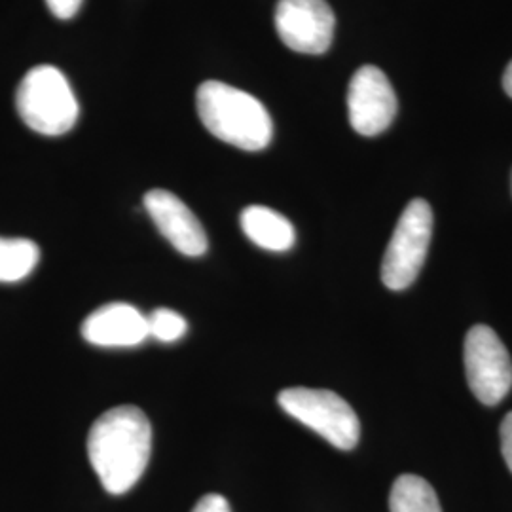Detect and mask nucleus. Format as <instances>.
I'll return each instance as SVG.
<instances>
[{
  "label": "nucleus",
  "mask_w": 512,
  "mask_h": 512,
  "mask_svg": "<svg viewBox=\"0 0 512 512\" xmlns=\"http://www.w3.org/2000/svg\"><path fill=\"white\" fill-rule=\"evenodd\" d=\"M150 452L152 427L141 408L116 406L93 421L88 456L109 494H126L141 480Z\"/></svg>",
  "instance_id": "obj_1"
},
{
  "label": "nucleus",
  "mask_w": 512,
  "mask_h": 512,
  "mask_svg": "<svg viewBox=\"0 0 512 512\" xmlns=\"http://www.w3.org/2000/svg\"><path fill=\"white\" fill-rule=\"evenodd\" d=\"M196 109L203 126L222 143L247 152L264 150L272 143L270 112L251 93L209 80L196 92Z\"/></svg>",
  "instance_id": "obj_2"
},
{
  "label": "nucleus",
  "mask_w": 512,
  "mask_h": 512,
  "mask_svg": "<svg viewBox=\"0 0 512 512\" xmlns=\"http://www.w3.org/2000/svg\"><path fill=\"white\" fill-rule=\"evenodd\" d=\"M16 107L27 128L48 137L71 131L80 114L69 80L52 65H38L23 76Z\"/></svg>",
  "instance_id": "obj_3"
},
{
  "label": "nucleus",
  "mask_w": 512,
  "mask_h": 512,
  "mask_svg": "<svg viewBox=\"0 0 512 512\" xmlns=\"http://www.w3.org/2000/svg\"><path fill=\"white\" fill-rule=\"evenodd\" d=\"M279 406L321 435L338 450H353L361 437V423L355 410L340 395L327 389L291 387L279 393Z\"/></svg>",
  "instance_id": "obj_4"
},
{
  "label": "nucleus",
  "mask_w": 512,
  "mask_h": 512,
  "mask_svg": "<svg viewBox=\"0 0 512 512\" xmlns=\"http://www.w3.org/2000/svg\"><path fill=\"white\" fill-rule=\"evenodd\" d=\"M433 236V211L425 200H412L397 222L385 251L382 281L391 291L408 289L420 274Z\"/></svg>",
  "instance_id": "obj_5"
},
{
  "label": "nucleus",
  "mask_w": 512,
  "mask_h": 512,
  "mask_svg": "<svg viewBox=\"0 0 512 512\" xmlns=\"http://www.w3.org/2000/svg\"><path fill=\"white\" fill-rule=\"evenodd\" d=\"M465 374L476 399L486 406L501 403L512 387V361L495 330L476 325L465 336Z\"/></svg>",
  "instance_id": "obj_6"
},
{
  "label": "nucleus",
  "mask_w": 512,
  "mask_h": 512,
  "mask_svg": "<svg viewBox=\"0 0 512 512\" xmlns=\"http://www.w3.org/2000/svg\"><path fill=\"white\" fill-rule=\"evenodd\" d=\"M334 12L327 0H279L275 29L281 42L293 52L325 54L334 37Z\"/></svg>",
  "instance_id": "obj_7"
},
{
  "label": "nucleus",
  "mask_w": 512,
  "mask_h": 512,
  "mask_svg": "<svg viewBox=\"0 0 512 512\" xmlns=\"http://www.w3.org/2000/svg\"><path fill=\"white\" fill-rule=\"evenodd\" d=\"M397 95L384 71L365 65L353 74L348 90L349 124L359 135L376 137L397 116Z\"/></svg>",
  "instance_id": "obj_8"
},
{
  "label": "nucleus",
  "mask_w": 512,
  "mask_h": 512,
  "mask_svg": "<svg viewBox=\"0 0 512 512\" xmlns=\"http://www.w3.org/2000/svg\"><path fill=\"white\" fill-rule=\"evenodd\" d=\"M148 217L181 255L202 256L207 253L209 241L202 222L190 207L173 192L154 188L145 196Z\"/></svg>",
  "instance_id": "obj_9"
},
{
  "label": "nucleus",
  "mask_w": 512,
  "mask_h": 512,
  "mask_svg": "<svg viewBox=\"0 0 512 512\" xmlns=\"http://www.w3.org/2000/svg\"><path fill=\"white\" fill-rule=\"evenodd\" d=\"M82 336L99 348H133L148 338L147 317L131 304H105L86 317Z\"/></svg>",
  "instance_id": "obj_10"
},
{
  "label": "nucleus",
  "mask_w": 512,
  "mask_h": 512,
  "mask_svg": "<svg viewBox=\"0 0 512 512\" xmlns=\"http://www.w3.org/2000/svg\"><path fill=\"white\" fill-rule=\"evenodd\" d=\"M241 230L260 249L283 253L289 251L296 241V232L291 220L285 219L264 205H251L241 211Z\"/></svg>",
  "instance_id": "obj_11"
},
{
  "label": "nucleus",
  "mask_w": 512,
  "mask_h": 512,
  "mask_svg": "<svg viewBox=\"0 0 512 512\" xmlns=\"http://www.w3.org/2000/svg\"><path fill=\"white\" fill-rule=\"evenodd\" d=\"M389 512H442L431 484L416 475L399 476L389 495Z\"/></svg>",
  "instance_id": "obj_12"
},
{
  "label": "nucleus",
  "mask_w": 512,
  "mask_h": 512,
  "mask_svg": "<svg viewBox=\"0 0 512 512\" xmlns=\"http://www.w3.org/2000/svg\"><path fill=\"white\" fill-rule=\"evenodd\" d=\"M40 249L31 239L0 238V283H16L37 268Z\"/></svg>",
  "instance_id": "obj_13"
},
{
  "label": "nucleus",
  "mask_w": 512,
  "mask_h": 512,
  "mask_svg": "<svg viewBox=\"0 0 512 512\" xmlns=\"http://www.w3.org/2000/svg\"><path fill=\"white\" fill-rule=\"evenodd\" d=\"M148 336L164 342V344H171L181 340L186 330H188V323L181 313L169 310V308H158L152 311L147 317Z\"/></svg>",
  "instance_id": "obj_14"
},
{
  "label": "nucleus",
  "mask_w": 512,
  "mask_h": 512,
  "mask_svg": "<svg viewBox=\"0 0 512 512\" xmlns=\"http://www.w3.org/2000/svg\"><path fill=\"white\" fill-rule=\"evenodd\" d=\"M84 0H46L50 12L54 14L55 18L71 19L76 16V12L80 10Z\"/></svg>",
  "instance_id": "obj_15"
},
{
  "label": "nucleus",
  "mask_w": 512,
  "mask_h": 512,
  "mask_svg": "<svg viewBox=\"0 0 512 512\" xmlns=\"http://www.w3.org/2000/svg\"><path fill=\"white\" fill-rule=\"evenodd\" d=\"M192 512H232V509L222 495L209 494L196 503Z\"/></svg>",
  "instance_id": "obj_16"
},
{
  "label": "nucleus",
  "mask_w": 512,
  "mask_h": 512,
  "mask_svg": "<svg viewBox=\"0 0 512 512\" xmlns=\"http://www.w3.org/2000/svg\"><path fill=\"white\" fill-rule=\"evenodd\" d=\"M501 452H503V458L505 463L509 467V471L512 473V412L505 416V420L501 423Z\"/></svg>",
  "instance_id": "obj_17"
},
{
  "label": "nucleus",
  "mask_w": 512,
  "mask_h": 512,
  "mask_svg": "<svg viewBox=\"0 0 512 512\" xmlns=\"http://www.w3.org/2000/svg\"><path fill=\"white\" fill-rule=\"evenodd\" d=\"M503 88H505L507 95L512 97V61L509 63V67L505 69V74H503Z\"/></svg>",
  "instance_id": "obj_18"
}]
</instances>
